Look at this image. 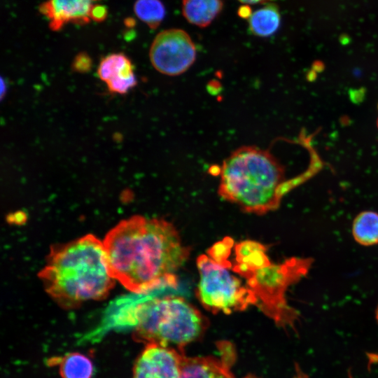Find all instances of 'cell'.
Returning a JSON list of instances; mask_svg holds the SVG:
<instances>
[{"label": "cell", "mask_w": 378, "mask_h": 378, "mask_svg": "<svg viewBox=\"0 0 378 378\" xmlns=\"http://www.w3.org/2000/svg\"><path fill=\"white\" fill-rule=\"evenodd\" d=\"M106 14L107 11L105 6L95 4L92 8L90 18L91 20L99 22L106 18Z\"/></svg>", "instance_id": "obj_19"}, {"label": "cell", "mask_w": 378, "mask_h": 378, "mask_svg": "<svg viewBox=\"0 0 378 378\" xmlns=\"http://www.w3.org/2000/svg\"><path fill=\"white\" fill-rule=\"evenodd\" d=\"M244 378H259V377H258L257 376L253 375V374H249V375H247L246 377H245Z\"/></svg>", "instance_id": "obj_23"}, {"label": "cell", "mask_w": 378, "mask_h": 378, "mask_svg": "<svg viewBox=\"0 0 378 378\" xmlns=\"http://www.w3.org/2000/svg\"><path fill=\"white\" fill-rule=\"evenodd\" d=\"M38 276L46 293L66 309L105 298L115 284L104 243L91 234L52 246Z\"/></svg>", "instance_id": "obj_2"}, {"label": "cell", "mask_w": 378, "mask_h": 378, "mask_svg": "<svg viewBox=\"0 0 378 378\" xmlns=\"http://www.w3.org/2000/svg\"><path fill=\"white\" fill-rule=\"evenodd\" d=\"M134 10L136 15L151 29L158 27L165 16V8L160 0H137Z\"/></svg>", "instance_id": "obj_17"}, {"label": "cell", "mask_w": 378, "mask_h": 378, "mask_svg": "<svg viewBox=\"0 0 378 378\" xmlns=\"http://www.w3.org/2000/svg\"><path fill=\"white\" fill-rule=\"evenodd\" d=\"M219 195L242 211L262 215L276 209L283 196L309 178L303 174L286 181L282 164L268 150L242 146L219 168Z\"/></svg>", "instance_id": "obj_3"}, {"label": "cell", "mask_w": 378, "mask_h": 378, "mask_svg": "<svg viewBox=\"0 0 378 378\" xmlns=\"http://www.w3.org/2000/svg\"><path fill=\"white\" fill-rule=\"evenodd\" d=\"M183 356L171 346L146 344L134 363L132 378H180Z\"/></svg>", "instance_id": "obj_8"}, {"label": "cell", "mask_w": 378, "mask_h": 378, "mask_svg": "<svg viewBox=\"0 0 378 378\" xmlns=\"http://www.w3.org/2000/svg\"><path fill=\"white\" fill-rule=\"evenodd\" d=\"M266 251L265 245L255 241L244 240L236 244L232 271L247 279L257 270L272 263Z\"/></svg>", "instance_id": "obj_11"}, {"label": "cell", "mask_w": 378, "mask_h": 378, "mask_svg": "<svg viewBox=\"0 0 378 378\" xmlns=\"http://www.w3.org/2000/svg\"><path fill=\"white\" fill-rule=\"evenodd\" d=\"M377 127H378V119H377Z\"/></svg>", "instance_id": "obj_25"}, {"label": "cell", "mask_w": 378, "mask_h": 378, "mask_svg": "<svg viewBox=\"0 0 378 378\" xmlns=\"http://www.w3.org/2000/svg\"><path fill=\"white\" fill-rule=\"evenodd\" d=\"M97 73L111 92L125 94L136 85L131 61L122 53L111 54L102 59Z\"/></svg>", "instance_id": "obj_10"}, {"label": "cell", "mask_w": 378, "mask_h": 378, "mask_svg": "<svg viewBox=\"0 0 378 378\" xmlns=\"http://www.w3.org/2000/svg\"><path fill=\"white\" fill-rule=\"evenodd\" d=\"M245 4H255L258 3H265L270 0H238Z\"/></svg>", "instance_id": "obj_22"}, {"label": "cell", "mask_w": 378, "mask_h": 378, "mask_svg": "<svg viewBox=\"0 0 378 378\" xmlns=\"http://www.w3.org/2000/svg\"><path fill=\"white\" fill-rule=\"evenodd\" d=\"M281 16L277 6L267 4L252 13L248 19L250 31L255 36L272 35L279 27Z\"/></svg>", "instance_id": "obj_15"}, {"label": "cell", "mask_w": 378, "mask_h": 378, "mask_svg": "<svg viewBox=\"0 0 378 378\" xmlns=\"http://www.w3.org/2000/svg\"><path fill=\"white\" fill-rule=\"evenodd\" d=\"M223 9L222 0H183L185 18L200 27L209 25Z\"/></svg>", "instance_id": "obj_13"}, {"label": "cell", "mask_w": 378, "mask_h": 378, "mask_svg": "<svg viewBox=\"0 0 378 378\" xmlns=\"http://www.w3.org/2000/svg\"><path fill=\"white\" fill-rule=\"evenodd\" d=\"M50 363L59 365L62 378H92L94 364L91 358L80 352H71L62 357L50 359Z\"/></svg>", "instance_id": "obj_14"}, {"label": "cell", "mask_w": 378, "mask_h": 378, "mask_svg": "<svg viewBox=\"0 0 378 378\" xmlns=\"http://www.w3.org/2000/svg\"><path fill=\"white\" fill-rule=\"evenodd\" d=\"M233 244L234 241L232 238L225 237L222 241L214 244L207 251V254L216 262L230 268L232 267V265L229 261L228 258Z\"/></svg>", "instance_id": "obj_18"}, {"label": "cell", "mask_w": 378, "mask_h": 378, "mask_svg": "<svg viewBox=\"0 0 378 378\" xmlns=\"http://www.w3.org/2000/svg\"><path fill=\"white\" fill-rule=\"evenodd\" d=\"M200 274L197 296L202 304L212 313L231 314L256 304L253 291L208 255L197 258Z\"/></svg>", "instance_id": "obj_6"}, {"label": "cell", "mask_w": 378, "mask_h": 378, "mask_svg": "<svg viewBox=\"0 0 378 378\" xmlns=\"http://www.w3.org/2000/svg\"><path fill=\"white\" fill-rule=\"evenodd\" d=\"M97 1L47 0L40 6L39 10L48 20L50 29L57 31L68 23H88L93 3Z\"/></svg>", "instance_id": "obj_9"}, {"label": "cell", "mask_w": 378, "mask_h": 378, "mask_svg": "<svg viewBox=\"0 0 378 378\" xmlns=\"http://www.w3.org/2000/svg\"><path fill=\"white\" fill-rule=\"evenodd\" d=\"M196 47L190 36L180 29L160 32L150 49L154 68L164 75L178 76L186 71L196 59Z\"/></svg>", "instance_id": "obj_7"}, {"label": "cell", "mask_w": 378, "mask_h": 378, "mask_svg": "<svg viewBox=\"0 0 378 378\" xmlns=\"http://www.w3.org/2000/svg\"><path fill=\"white\" fill-rule=\"evenodd\" d=\"M90 65V58L85 54H80L76 58L74 66L78 70H85Z\"/></svg>", "instance_id": "obj_20"}, {"label": "cell", "mask_w": 378, "mask_h": 378, "mask_svg": "<svg viewBox=\"0 0 378 378\" xmlns=\"http://www.w3.org/2000/svg\"><path fill=\"white\" fill-rule=\"evenodd\" d=\"M376 319H377V321L378 322V307H377V310H376Z\"/></svg>", "instance_id": "obj_24"}, {"label": "cell", "mask_w": 378, "mask_h": 378, "mask_svg": "<svg viewBox=\"0 0 378 378\" xmlns=\"http://www.w3.org/2000/svg\"><path fill=\"white\" fill-rule=\"evenodd\" d=\"M352 234L360 245L371 246L378 244V213L363 211L354 218Z\"/></svg>", "instance_id": "obj_16"}, {"label": "cell", "mask_w": 378, "mask_h": 378, "mask_svg": "<svg viewBox=\"0 0 378 378\" xmlns=\"http://www.w3.org/2000/svg\"><path fill=\"white\" fill-rule=\"evenodd\" d=\"M251 8L247 5L241 6L239 9L238 14L241 18L248 19L252 14Z\"/></svg>", "instance_id": "obj_21"}, {"label": "cell", "mask_w": 378, "mask_h": 378, "mask_svg": "<svg viewBox=\"0 0 378 378\" xmlns=\"http://www.w3.org/2000/svg\"><path fill=\"white\" fill-rule=\"evenodd\" d=\"M134 305L122 321L134 327V338L145 344L180 348L197 339L206 328L200 312L180 296L154 298Z\"/></svg>", "instance_id": "obj_4"}, {"label": "cell", "mask_w": 378, "mask_h": 378, "mask_svg": "<svg viewBox=\"0 0 378 378\" xmlns=\"http://www.w3.org/2000/svg\"><path fill=\"white\" fill-rule=\"evenodd\" d=\"M103 243L112 276L135 293L176 288L175 272L190 254L172 223L142 216L118 223Z\"/></svg>", "instance_id": "obj_1"}, {"label": "cell", "mask_w": 378, "mask_h": 378, "mask_svg": "<svg viewBox=\"0 0 378 378\" xmlns=\"http://www.w3.org/2000/svg\"><path fill=\"white\" fill-rule=\"evenodd\" d=\"M180 378H234L224 359L214 356L183 357Z\"/></svg>", "instance_id": "obj_12"}, {"label": "cell", "mask_w": 378, "mask_h": 378, "mask_svg": "<svg viewBox=\"0 0 378 378\" xmlns=\"http://www.w3.org/2000/svg\"><path fill=\"white\" fill-rule=\"evenodd\" d=\"M312 263L310 258L291 257L257 270L246 279L256 297V305L279 327L295 330L299 316L288 304L286 292L307 276Z\"/></svg>", "instance_id": "obj_5"}]
</instances>
